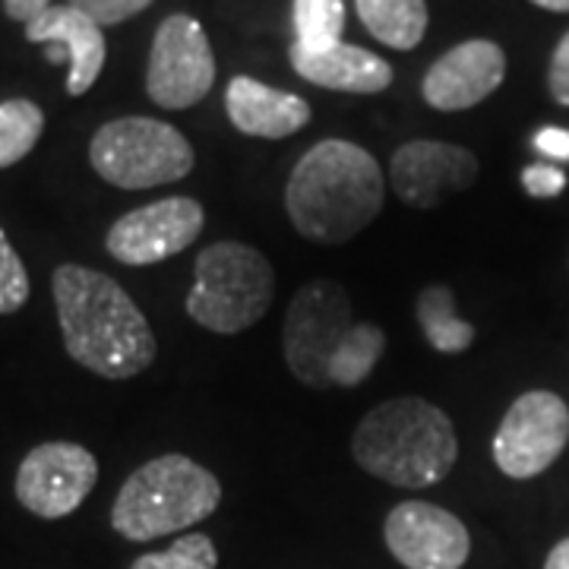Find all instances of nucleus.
<instances>
[{"label": "nucleus", "instance_id": "obj_1", "mask_svg": "<svg viewBox=\"0 0 569 569\" xmlns=\"http://www.w3.org/2000/svg\"><path fill=\"white\" fill-rule=\"evenodd\" d=\"M51 295L67 355L102 380H130L152 367L159 346L137 301L111 276L63 263L51 276Z\"/></svg>", "mask_w": 569, "mask_h": 569}, {"label": "nucleus", "instance_id": "obj_2", "mask_svg": "<svg viewBox=\"0 0 569 569\" xmlns=\"http://www.w3.org/2000/svg\"><path fill=\"white\" fill-rule=\"evenodd\" d=\"M387 181L365 146L323 140L310 146L284 183L291 228L313 244L336 247L358 238L383 212Z\"/></svg>", "mask_w": 569, "mask_h": 569}, {"label": "nucleus", "instance_id": "obj_3", "mask_svg": "<svg viewBox=\"0 0 569 569\" xmlns=\"http://www.w3.org/2000/svg\"><path fill=\"white\" fill-rule=\"evenodd\" d=\"M284 365L310 389L361 387L387 351V332L355 317L346 288L313 279L295 291L282 326Z\"/></svg>", "mask_w": 569, "mask_h": 569}, {"label": "nucleus", "instance_id": "obj_4", "mask_svg": "<svg viewBox=\"0 0 569 569\" xmlns=\"http://www.w3.org/2000/svg\"><path fill=\"white\" fill-rule=\"evenodd\" d=\"M351 459L392 488H433L456 466L459 437L443 408L421 396H399L358 421Z\"/></svg>", "mask_w": 569, "mask_h": 569}, {"label": "nucleus", "instance_id": "obj_5", "mask_svg": "<svg viewBox=\"0 0 569 569\" xmlns=\"http://www.w3.org/2000/svg\"><path fill=\"white\" fill-rule=\"evenodd\" d=\"M219 503V478L197 459L168 452L149 459L123 481L111 507V529L127 541H156L200 526Z\"/></svg>", "mask_w": 569, "mask_h": 569}, {"label": "nucleus", "instance_id": "obj_6", "mask_svg": "<svg viewBox=\"0 0 569 569\" xmlns=\"http://www.w3.org/2000/svg\"><path fill=\"white\" fill-rule=\"evenodd\" d=\"M276 298V272L257 247L216 241L193 263L187 317L216 336H241L269 313Z\"/></svg>", "mask_w": 569, "mask_h": 569}, {"label": "nucleus", "instance_id": "obj_7", "mask_svg": "<svg viewBox=\"0 0 569 569\" xmlns=\"http://www.w3.org/2000/svg\"><path fill=\"white\" fill-rule=\"evenodd\" d=\"M92 171L121 190H149L183 181L193 171V146L178 127L156 118L102 123L89 142Z\"/></svg>", "mask_w": 569, "mask_h": 569}, {"label": "nucleus", "instance_id": "obj_8", "mask_svg": "<svg viewBox=\"0 0 569 569\" xmlns=\"http://www.w3.org/2000/svg\"><path fill=\"white\" fill-rule=\"evenodd\" d=\"M569 443V408L550 389L522 392L507 408L503 421L493 433V462L497 468L516 478L529 481L548 471Z\"/></svg>", "mask_w": 569, "mask_h": 569}, {"label": "nucleus", "instance_id": "obj_9", "mask_svg": "<svg viewBox=\"0 0 569 569\" xmlns=\"http://www.w3.org/2000/svg\"><path fill=\"white\" fill-rule=\"evenodd\" d=\"M216 82V54L206 39V29L187 13H174L162 20L152 39L149 67H146V92L149 99L183 111L203 102Z\"/></svg>", "mask_w": 569, "mask_h": 569}, {"label": "nucleus", "instance_id": "obj_10", "mask_svg": "<svg viewBox=\"0 0 569 569\" xmlns=\"http://www.w3.org/2000/svg\"><path fill=\"white\" fill-rule=\"evenodd\" d=\"M99 485V459L80 443L51 440L29 449L17 468V500L39 519H63Z\"/></svg>", "mask_w": 569, "mask_h": 569}, {"label": "nucleus", "instance_id": "obj_11", "mask_svg": "<svg viewBox=\"0 0 569 569\" xmlns=\"http://www.w3.org/2000/svg\"><path fill=\"white\" fill-rule=\"evenodd\" d=\"M206 209L193 197H168L123 212L108 228L104 247L123 266H152L181 253L200 238Z\"/></svg>", "mask_w": 569, "mask_h": 569}, {"label": "nucleus", "instance_id": "obj_12", "mask_svg": "<svg viewBox=\"0 0 569 569\" xmlns=\"http://www.w3.org/2000/svg\"><path fill=\"white\" fill-rule=\"evenodd\" d=\"M383 538L406 569H462L471 553L466 522L427 500H406L389 509Z\"/></svg>", "mask_w": 569, "mask_h": 569}, {"label": "nucleus", "instance_id": "obj_13", "mask_svg": "<svg viewBox=\"0 0 569 569\" xmlns=\"http://www.w3.org/2000/svg\"><path fill=\"white\" fill-rule=\"evenodd\" d=\"M478 156L440 140H411L399 146L389 159V187L402 203L415 209H433L452 193H462L478 181Z\"/></svg>", "mask_w": 569, "mask_h": 569}, {"label": "nucleus", "instance_id": "obj_14", "mask_svg": "<svg viewBox=\"0 0 569 569\" xmlns=\"http://www.w3.org/2000/svg\"><path fill=\"white\" fill-rule=\"evenodd\" d=\"M507 80V54L497 41L471 39L430 63L421 96L437 111H466L485 102Z\"/></svg>", "mask_w": 569, "mask_h": 569}, {"label": "nucleus", "instance_id": "obj_15", "mask_svg": "<svg viewBox=\"0 0 569 569\" xmlns=\"http://www.w3.org/2000/svg\"><path fill=\"white\" fill-rule=\"evenodd\" d=\"M26 41L51 44L48 61L67 63V92L86 96L104 67V32L99 22H92L77 7H48L41 17L26 26Z\"/></svg>", "mask_w": 569, "mask_h": 569}, {"label": "nucleus", "instance_id": "obj_16", "mask_svg": "<svg viewBox=\"0 0 569 569\" xmlns=\"http://www.w3.org/2000/svg\"><path fill=\"white\" fill-rule=\"evenodd\" d=\"M291 67L301 80L332 89V92H348V96H377L392 82L389 61L346 41L323 44V48H305L295 41Z\"/></svg>", "mask_w": 569, "mask_h": 569}, {"label": "nucleus", "instance_id": "obj_17", "mask_svg": "<svg viewBox=\"0 0 569 569\" xmlns=\"http://www.w3.org/2000/svg\"><path fill=\"white\" fill-rule=\"evenodd\" d=\"M224 111L234 130L260 140H284L310 123V104L301 96L272 89L250 77H234L228 82Z\"/></svg>", "mask_w": 569, "mask_h": 569}, {"label": "nucleus", "instance_id": "obj_18", "mask_svg": "<svg viewBox=\"0 0 569 569\" xmlns=\"http://www.w3.org/2000/svg\"><path fill=\"white\" fill-rule=\"evenodd\" d=\"M365 29L387 48L411 51L427 32V0H355Z\"/></svg>", "mask_w": 569, "mask_h": 569}, {"label": "nucleus", "instance_id": "obj_19", "mask_svg": "<svg viewBox=\"0 0 569 569\" xmlns=\"http://www.w3.org/2000/svg\"><path fill=\"white\" fill-rule=\"evenodd\" d=\"M415 320L418 329L427 339V346H433L440 355H462L475 346V326L466 323L456 313V295L447 284H427L418 291L415 301Z\"/></svg>", "mask_w": 569, "mask_h": 569}, {"label": "nucleus", "instance_id": "obj_20", "mask_svg": "<svg viewBox=\"0 0 569 569\" xmlns=\"http://www.w3.org/2000/svg\"><path fill=\"white\" fill-rule=\"evenodd\" d=\"M44 111L29 99L0 102V171L22 162L41 140Z\"/></svg>", "mask_w": 569, "mask_h": 569}, {"label": "nucleus", "instance_id": "obj_21", "mask_svg": "<svg viewBox=\"0 0 569 569\" xmlns=\"http://www.w3.org/2000/svg\"><path fill=\"white\" fill-rule=\"evenodd\" d=\"M346 0H295V36L305 48L342 41Z\"/></svg>", "mask_w": 569, "mask_h": 569}, {"label": "nucleus", "instance_id": "obj_22", "mask_svg": "<svg viewBox=\"0 0 569 569\" xmlns=\"http://www.w3.org/2000/svg\"><path fill=\"white\" fill-rule=\"evenodd\" d=\"M219 550L209 535H183L171 548L142 553L130 569H216Z\"/></svg>", "mask_w": 569, "mask_h": 569}, {"label": "nucleus", "instance_id": "obj_23", "mask_svg": "<svg viewBox=\"0 0 569 569\" xmlns=\"http://www.w3.org/2000/svg\"><path fill=\"white\" fill-rule=\"evenodd\" d=\"M29 272H26V263L17 253V247L10 244L7 231L0 228V317L3 313H17L29 301Z\"/></svg>", "mask_w": 569, "mask_h": 569}, {"label": "nucleus", "instance_id": "obj_24", "mask_svg": "<svg viewBox=\"0 0 569 569\" xmlns=\"http://www.w3.org/2000/svg\"><path fill=\"white\" fill-rule=\"evenodd\" d=\"M152 0H70V7H77L92 22L99 26H118L123 20H133L142 13Z\"/></svg>", "mask_w": 569, "mask_h": 569}, {"label": "nucleus", "instance_id": "obj_25", "mask_svg": "<svg viewBox=\"0 0 569 569\" xmlns=\"http://www.w3.org/2000/svg\"><path fill=\"white\" fill-rule=\"evenodd\" d=\"M522 187H526V193H529V197H538V200H553V197H560V193H563V187H567V174H563L557 164H550V162L529 164V168L522 171Z\"/></svg>", "mask_w": 569, "mask_h": 569}, {"label": "nucleus", "instance_id": "obj_26", "mask_svg": "<svg viewBox=\"0 0 569 569\" xmlns=\"http://www.w3.org/2000/svg\"><path fill=\"white\" fill-rule=\"evenodd\" d=\"M548 89L550 96H553V102L569 108V32L557 41V48L550 54Z\"/></svg>", "mask_w": 569, "mask_h": 569}, {"label": "nucleus", "instance_id": "obj_27", "mask_svg": "<svg viewBox=\"0 0 569 569\" xmlns=\"http://www.w3.org/2000/svg\"><path fill=\"white\" fill-rule=\"evenodd\" d=\"M535 149L548 159L557 162H569V130L563 127H545L538 137H535Z\"/></svg>", "mask_w": 569, "mask_h": 569}, {"label": "nucleus", "instance_id": "obj_28", "mask_svg": "<svg viewBox=\"0 0 569 569\" xmlns=\"http://www.w3.org/2000/svg\"><path fill=\"white\" fill-rule=\"evenodd\" d=\"M48 7H54V3L51 0H3V13L13 22H22V26H29L36 17H41Z\"/></svg>", "mask_w": 569, "mask_h": 569}, {"label": "nucleus", "instance_id": "obj_29", "mask_svg": "<svg viewBox=\"0 0 569 569\" xmlns=\"http://www.w3.org/2000/svg\"><path fill=\"white\" fill-rule=\"evenodd\" d=\"M545 569H569V538L557 541V545L550 548L548 560H545Z\"/></svg>", "mask_w": 569, "mask_h": 569}, {"label": "nucleus", "instance_id": "obj_30", "mask_svg": "<svg viewBox=\"0 0 569 569\" xmlns=\"http://www.w3.org/2000/svg\"><path fill=\"white\" fill-rule=\"evenodd\" d=\"M535 7L550 10V13H569V0H531Z\"/></svg>", "mask_w": 569, "mask_h": 569}]
</instances>
